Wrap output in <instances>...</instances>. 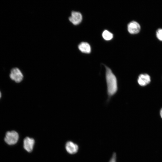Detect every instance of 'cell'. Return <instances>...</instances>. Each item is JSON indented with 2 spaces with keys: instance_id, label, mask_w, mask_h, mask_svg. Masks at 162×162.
Here are the masks:
<instances>
[{
  "instance_id": "1",
  "label": "cell",
  "mask_w": 162,
  "mask_h": 162,
  "mask_svg": "<svg viewBox=\"0 0 162 162\" xmlns=\"http://www.w3.org/2000/svg\"><path fill=\"white\" fill-rule=\"evenodd\" d=\"M105 68V78L106 85V92L109 100L117 92L118 89V80L112 70L104 65Z\"/></svg>"
},
{
  "instance_id": "2",
  "label": "cell",
  "mask_w": 162,
  "mask_h": 162,
  "mask_svg": "<svg viewBox=\"0 0 162 162\" xmlns=\"http://www.w3.org/2000/svg\"><path fill=\"white\" fill-rule=\"evenodd\" d=\"M152 82V78L151 75L146 73H142L137 76L136 82L139 86L144 88L149 86Z\"/></svg>"
},
{
  "instance_id": "3",
  "label": "cell",
  "mask_w": 162,
  "mask_h": 162,
  "mask_svg": "<svg viewBox=\"0 0 162 162\" xmlns=\"http://www.w3.org/2000/svg\"><path fill=\"white\" fill-rule=\"evenodd\" d=\"M19 134L16 131L12 130L6 132L4 140L8 145H13L16 144L19 139Z\"/></svg>"
},
{
  "instance_id": "4",
  "label": "cell",
  "mask_w": 162,
  "mask_h": 162,
  "mask_svg": "<svg viewBox=\"0 0 162 162\" xmlns=\"http://www.w3.org/2000/svg\"><path fill=\"white\" fill-rule=\"evenodd\" d=\"M10 76L12 80L17 83L21 82L23 77L21 71L17 68H14L11 70Z\"/></svg>"
},
{
  "instance_id": "5",
  "label": "cell",
  "mask_w": 162,
  "mask_h": 162,
  "mask_svg": "<svg viewBox=\"0 0 162 162\" xmlns=\"http://www.w3.org/2000/svg\"><path fill=\"white\" fill-rule=\"evenodd\" d=\"M140 25L136 21H132L128 24V32L130 34H137L140 32Z\"/></svg>"
},
{
  "instance_id": "6",
  "label": "cell",
  "mask_w": 162,
  "mask_h": 162,
  "mask_svg": "<svg viewBox=\"0 0 162 162\" xmlns=\"http://www.w3.org/2000/svg\"><path fill=\"white\" fill-rule=\"evenodd\" d=\"M69 21L74 25H77L79 24L82 20L81 14L79 12L73 11L71 16L69 18Z\"/></svg>"
},
{
  "instance_id": "7",
  "label": "cell",
  "mask_w": 162,
  "mask_h": 162,
  "mask_svg": "<svg viewBox=\"0 0 162 162\" xmlns=\"http://www.w3.org/2000/svg\"><path fill=\"white\" fill-rule=\"evenodd\" d=\"M34 142V140L33 138L26 137L23 140L24 148L28 152H31L33 150Z\"/></svg>"
},
{
  "instance_id": "8",
  "label": "cell",
  "mask_w": 162,
  "mask_h": 162,
  "mask_svg": "<svg viewBox=\"0 0 162 162\" xmlns=\"http://www.w3.org/2000/svg\"><path fill=\"white\" fill-rule=\"evenodd\" d=\"M65 148L67 152L70 154L76 153L79 149L78 145L71 141L67 142L66 144Z\"/></svg>"
},
{
  "instance_id": "9",
  "label": "cell",
  "mask_w": 162,
  "mask_h": 162,
  "mask_svg": "<svg viewBox=\"0 0 162 162\" xmlns=\"http://www.w3.org/2000/svg\"><path fill=\"white\" fill-rule=\"evenodd\" d=\"M78 47L80 51L82 52L89 53L91 52V46L88 43L82 42L79 45Z\"/></svg>"
},
{
  "instance_id": "10",
  "label": "cell",
  "mask_w": 162,
  "mask_h": 162,
  "mask_svg": "<svg viewBox=\"0 0 162 162\" xmlns=\"http://www.w3.org/2000/svg\"><path fill=\"white\" fill-rule=\"evenodd\" d=\"M102 35L104 39L106 40H110L113 37L112 34L107 30H105L104 31Z\"/></svg>"
},
{
  "instance_id": "11",
  "label": "cell",
  "mask_w": 162,
  "mask_h": 162,
  "mask_svg": "<svg viewBox=\"0 0 162 162\" xmlns=\"http://www.w3.org/2000/svg\"><path fill=\"white\" fill-rule=\"evenodd\" d=\"M156 36L158 39L162 41V28L158 29L156 31Z\"/></svg>"
},
{
  "instance_id": "12",
  "label": "cell",
  "mask_w": 162,
  "mask_h": 162,
  "mask_svg": "<svg viewBox=\"0 0 162 162\" xmlns=\"http://www.w3.org/2000/svg\"><path fill=\"white\" fill-rule=\"evenodd\" d=\"M116 153L115 152H114L109 162H116Z\"/></svg>"
},
{
  "instance_id": "13",
  "label": "cell",
  "mask_w": 162,
  "mask_h": 162,
  "mask_svg": "<svg viewBox=\"0 0 162 162\" xmlns=\"http://www.w3.org/2000/svg\"><path fill=\"white\" fill-rule=\"evenodd\" d=\"M158 113L160 118L162 120V106L160 108Z\"/></svg>"
},
{
  "instance_id": "14",
  "label": "cell",
  "mask_w": 162,
  "mask_h": 162,
  "mask_svg": "<svg viewBox=\"0 0 162 162\" xmlns=\"http://www.w3.org/2000/svg\"><path fill=\"white\" fill-rule=\"evenodd\" d=\"M1 97V92H0V98Z\"/></svg>"
},
{
  "instance_id": "15",
  "label": "cell",
  "mask_w": 162,
  "mask_h": 162,
  "mask_svg": "<svg viewBox=\"0 0 162 162\" xmlns=\"http://www.w3.org/2000/svg\"></svg>"
}]
</instances>
